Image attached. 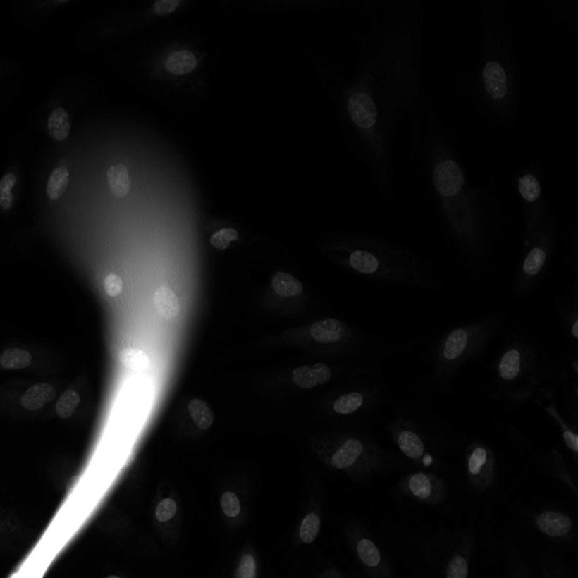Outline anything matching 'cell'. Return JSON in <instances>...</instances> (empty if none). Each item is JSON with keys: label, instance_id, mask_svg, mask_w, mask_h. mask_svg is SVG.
I'll use <instances>...</instances> for the list:
<instances>
[{"label": "cell", "instance_id": "cell-1", "mask_svg": "<svg viewBox=\"0 0 578 578\" xmlns=\"http://www.w3.org/2000/svg\"><path fill=\"white\" fill-rule=\"evenodd\" d=\"M562 357L525 330H510L491 364L486 395L515 412L531 402L539 390L557 379Z\"/></svg>", "mask_w": 578, "mask_h": 578}, {"label": "cell", "instance_id": "cell-2", "mask_svg": "<svg viewBox=\"0 0 578 578\" xmlns=\"http://www.w3.org/2000/svg\"><path fill=\"white\" fill-rule=\"evenodd\" d=\"M508 324L506 313H491L441 331L422 354L424 386L436 393L451 392L465 366L479 360Z\"/></svg>", "mask_w": 578, "mask_h": 578}, {"label": "cell", "instance_id": "cell-3", "mask_svg": "<svg viewBox=\"0 0 578 578\" xmlns=\"http://www.w3.org/2000/svg\"><path fill=\"white\" fill-rule=\"evenodd\" d=\"M386 431L407 459L426 465L465 441V433L438 416L427 400L402 399L394 403Z\"/></svg>", "mask_w": 578, "mask_h": 578}, {"label": "cell", "instance_id": "cell-4", "mask_svg": "<svg viewBox=\"0 0 578 578\" xmlns=\"http://www.w3.org/2000/svg\"><path fill=\"white\" fill-rule=\"evenodd\" d=\"M386 454L369 428L356 427L347 431L338 442L330 465L337 470H349L357 465L381 463Z\"/></svg>", "mask_w": 578, "mask_h": 578}, {"label": "cell", "instance_id": "cell-5", "mask_svg": "<svg viewBox=\"0 0 578 578\" xmlns=\"http://www.w3.org/2000/svg\"><path fill=\"white\" fill-rule=\"evenodd\" d=\"M536 405L541 409L544 416L553 424L555 431H558L561 440L570 452L574 455L578 453V426L572 424L566 412L559 408L558 399L555 395V388L551 386H542L534 397Z\"/></svg>", "mask_w": 578, "mask_h": 578}, {"label": "cell", "instance_id": "cell-6", "mask_svg": "<svg viewBox=\"0 0 578 578\" xmlns=\"http://www.w3.org/2000/svg\"><path fill=\"white\" fill-rule=\"evenodd\" d=\"M555 315L568 341V350L578 352V290L577 283L553 302Z\"/></svg>", "mask_w": 578, "mask_h": 578}, {"label": "cell", "instance_id": "cell-7", "mask_svg": "<svg viewBox=\"0 0 578 578\" xmlns=\"http://www.w3.org/2000/svg\"><path fill=\"white\" fill-rule=\"evenodd\" d=\"M465 182L462 171L452 159L438 163L434 170V185L443 197H453L461 191Z\"/></svg>", "mask_w": 578, "mask_h": 578}, {"label": "cell", "instance_id": "cell-8", "mask_svg": "<svg viewBox=\"0 0 578 578\" xmlns=\"http://www.w3.org/2000/svg\"><path fill=\"white\" fill-rule=\"evenodd\" d=\"M335 375L331 366L326 363H315L297 367L293 371V381L298 388L309 390L329 383Z\"/></svg>", "mask_w": 578, "mask_h": 578}, {"label": "cell", "instance_id": "cell-9", "mask_svg": "<svg viewBox=\"0 0 578 578\" xmlns=\"http://www.w3.org/2000/svg\"><path fill=\"white\" fill-rule=\"evenodd\" d=\"M348 111L352 121L358 127L369 129L376 122V106L367 94L355 93L352 95L349 99Z\"/></svg>", "mask_w": 578, "mask_h": 578}, {"label": "cell", "instance_id": "cell-10", "mask_svg": "<svg viewBox=\"0 0 578 578\" xmlns=\"http://www.w3.org/2000/svg\"><path fill=\"white\" fill-rule=\"evenodd\" d=\"M482 78L486 90L491 97L496 99L505 97L508 92V77L502 66L495 61L486 63Z\"/></svg>", "mask_w": 578, "mask_h": 578}, {"label": "cell", "instance_id": "cell-11", "mask_svg": "<svg viewBox=\"0 0 578 578\" xmlns=\"http://www.w3.org/2000/svg\"><path fill=\"white\" fill-rule=\"evenodd\" d=\"M153 303L159 316L166 320L176 318L181 309L179 297L168 286H161L155 290Z\"/></svg>", "mask_w": 578, "mask_h": 578}, {"label": "cell", "instance_id": "cell-12", "mask_svg": "<svg viewBox=\"0 0 578 578\" xmlns=\"http://www.w3.org/2000/svg\"><path fill=\"white\" fill-rule=\"evenodd\" d=\"M54 397L56 391L54 386L48 383H37L20 397V403L27 410H37L47 403L51 402Z\"/></svg>", "mask_w": 578, "mask_h": 578}, {"label": "cell", "instance_id": "cell-13", "mask_svg": "<svg viewBox=\"0 0 578 578\" xmlns=\"http://www.w3.org/2000/svg\"><path fill=\"white\" fill-rule=\"evenodd\" d=\"M536 524L548 536H566L572 529V519L565 514L546 512L539 516Z\"/></svg>", "mask_w": 578, "mask_h": 578}, {"label": "cell", "instance_id": "cell-14", "mask_svg": "<svg viewBox=\"0 0 578 578\" xmlns=\"http://www.w3.org/2000/svg\"><path fill=\"white\" fill-rule=\"evenodd\" d=\"M271 288L278 296L294 297L303 292V285L288 272H277L271 279Z\"/></svg>", "mask_w": 578, "mask_h": 578}, {"label": "cell", "instance_id": "cell-15", "mask_svg": "<svg viewBox=\"0 0 578 578\" xmlns=\"http://www.w3.org/2000/svg\"><path fill=\"white\" fill-rule=\"evenodd\" d=\"M197 65H198V60L192 52L189 50H181V51H176L171 54L166 60L165 67L171 74L180 76V75L189 74L196 68Z\"/></svg>", "mask_w": 578, "mask_h": 578}, {"label": "cell", "instance_id": "cell-16", "mask_svg": "<svg viewBox=\"0 0 578 578\" xmlns=\"http://www.w3.org/2000/svg\"><path fill=\"white\" fill-rule=\"evenodd\" d=\"M108 183L111 192L118 198L127 196L130 190V176L128 168L123 164H116L109 168Z\"/></svg>", "mask_w": 578, "mask_h": 578}, {"label": "cell", "instance_id": "cell-17", "mask_svg": "<svg viewBox=\"0 0 578 578\" xmlns=\"http://www.w3.org/2000/svg\"><path fill=\"white\" fill-rule=\"evenodd\" d=\"M48 129L50 136L57 142H63L68 137L70 121L65 109L57 108L52 111L49 116Z\"/></svg>", "mask_w": 578, "mask_h": 578}, {"label": "cell", "instance_id": "cell-18", "mask_svg": "<svg viewBox=\"0 0 578 578\" xmlns=\"http://www.w3.org/2000/svg\"><path fill=\"white\" fill-rule=\"evenodd\" d=\"M32 363V356L24 349L9 348L0 356V366L5 369H23Z\"/></svg>", "mask_w": 578, "mask_h": 578}, {"label": "cell", "instance_id": "cell-19", "mask_svg": "<svg viewBox=\"0 0 578 578\" xmlns=\"http://www.w3.org/2000/svg\"><path fill=\"white\" fill-rule=\"evenodd\" d=\"M120 363L135 371H142L151 365V360L146 352L137 348L122 349L119 354Z\"/></svg>", "mask_w": 578, "mask_h": 578}, {"label": "cell", "instance_id": "cell-20", "mask_svg": "<svg viewBox=\"0 0 578 578\" xmlns=\"http://www.w3.org/2000/svg\"><path fill=\"white\" fill-rule=\"evenodd\" d=\"M193 422L200 429H208L214 424V412L202 399L191 400L187 407Z\"/></svg>", "mask_w": 578, "mask_h": 578}, {"label": "cell", "instance_id": "cell-21", "mask_svg": "<svg viewBox=\"0 0 578 578\" xmlns=\"http://www.w3.org/2000/svg\"><path fill=\"white\" fill-rule=\"evenodd\" d=\"M69 185V172L63 166L56 168L49 178L47 185V195L51 200H58L63 197Z\"/></svg>", "mask_w": 578, "mask_h": 578}, {"label": "cell", "instance_id": "cell-22", "mask_svg": "<svg viewBox=\"0 0 578 578\" xmlns=\"http://www.w3.org/2000/svg\"><path fill=\"white\" fill-rule=\"evenodd\" d=\"M80 397L75 390H66L58 400L56 412L61 419H68L80 405Z\"/></svg>", "mask_w": 578, "mask_h": 578}, {"label": "cell", "instance_id": "cell-23", "mask_svg": "<svg viewBox=\"0 0 578 578\" xmlns=\"http://www.w3.org/2000/svg\"><path fill=\"white\" fill-rule=\"evenodd\" d=\"M408 488L414 496L426 499L431 496L433 491V480L424 472H417L409 478Z\"/></svg>", "mask_w": 578, "mask_h": 578}, {"label": "cell", "instance_id": "cell-24", "mask_svg": "<svg viewBox=\"0 0 578 578\" xmlns=\"http://www.w3.org/2000/svg\"><path fill=\"white\" fill-rule=\"evenodd\" d=\"M320 517L316 514L311 513L305 516L300 527V536H301L302 541L305 543L314 541L320 531Z\"/></svg>", "mask_w": 578, "mask_h": 578}, {"label": "cell", "instance_id": "cell-25", "mask_svg": "<svg viewBox=\"0 0 578 578\" xmlns=\"http://www.w3.org/2000/svg\"><path fill=\"white\" fill-rule=\"evenodd\" d=\"M519 189L521 196L529 202H536L541 193V187L536 176L527 174L519 182Z\"/></svg>", "mask_w": 578, "mask_h": 578}, {"label": "cell", "instance_id": "cell-26", "mask_svg": "<svg viewBox=\"0 0 578 578\" xmlns=\"http://www.w3.org/2000/svg\"><path fill=\"white\" fill-rule=\"evenodd\" d=\"M357 550L359 558L362 559L366 566L376 567L377 565L380 564V551L375 547L373 542L364 539L358 543Z\"/></svg>", "mask_w": 578, "mask_h": 578}, {"label": "cell", "instance_id": "cell-27", "mask_svg": "<svg viewBox=\"0 0 578 578\" xmlns=\"http://www.w3.org/2000/svg\"><path fill=\"white\" fill-rule=\"evenodd\" d=\"M16 183V176L7 173L0 180V206L3 209H9L13 204L12 189Z\"/></svg>", "mask_w": 578, "mask_h": 578}, {"label": "cell", "instance_id": "cell-28", "mask_svg": "<svg viewBox=\"0 0 578 578\" xmlns=\"http://www.w3.org/2000/svg\"><path fill=\"white\" fill-rule=\"evenodd\" d=\"M238 240V233L233 228H223L217 232L210 238V244L215 249L225 250L230 247L232 242Z\"/></svg>", "mask_w": 578, "mask_h": 578}, {"label": "cell", "instance_id": "cell-29", "mask_svg": "<svg viewBox=\"0 0 578 578\" xmlns=\"http://www.w3.org/2000/svg\"><path fill=\"white\" fill-rule=\"evenodd\" d=\"M468 562L461 555L454 557L446 568V578H468Z\"/></svg>", "mask_w": 578, "mask_h": 578}, {"label": "cell", "instance_id": "cell-30", "mask_svg": "<svg viewBox=\"0 0 578 578\" xmlns=\"http://www.w3.org/2000/svg\"><path fill=\"white\" fill-rule=\"evenodd\" d=\"M221 505L225 515L230 516V517H235L241 512V505H240L238 497L232 491H227L221 496Z\"/></svg>", "mask_w": 578, "mask_h": 578}, {"label": "cell", "instance_id": "cell-31", "mask_svg": "<svg viewBox=\"0 0 578 578\" xmlns=\"http://www.w3.org/2000/svg\"><path fill=\"white\" fill-rule=\"evenodd\" d=\"M176 510H178V506H176L173 499H163L156 508V519L159 522H168L170 519H173L174 515L176 514Z\"/></svg>", "mask_w": 578, "mask_h": 578}, {"label": "cell", "instance_id": "cell-32", "mask_svg": "<svg viewBox=\"0 0 578 578\" xmlns=\"http://www.w3.org/2000/svg\"><path fill=\"white\" fill-rule=\"evenodd\" d=\"M235 578H255V560L252 555H244L235 572Z\"/></svg>", "mask_w": 578, "mask_h": 578}, {"label": "cell", "instance_id": "cell-33", "mask_svg": "<svg viewBox=\"0 0 578 578\" xmlns=\"http://www.w3.org/2000/svg\"><path fill=\"white\" fill-rule=\"evenodd\" d=\"M104 289L110 297H118L123 290V281L120 276L110 273L105 277Z\"/></svg>", "mask_w": 578, "mask_h": 578}, {"label": "cell", "instance_id": "cell-34", "mask_svg": "<svg viewBox=\"0 0 578 578\" xmlns=\"http://www.w3.org/2000/svg\"><path fill=\"white\" fill-rule=\"evenodd\" d=\"M180 5V0H159L154 4L153 11L159 16L173 13Z\"/></svg>", "mask_w": 578, "mask_h": 578}, {"label": "cell", "instance_id": "cell-35", "mask_svg": "<svg viewBox=\"0 0 578 578\" xmlns=\"http://www.w3.org/2000/svg\"><path fill=\"white\" fill-rule=\"evenodd\" d=\"M106 578H120V577H118V576H109V577H106Z\"/></svg>", "mask_w": 578, "mask_h": 578}]
</instances>
